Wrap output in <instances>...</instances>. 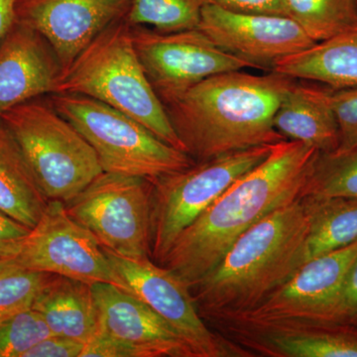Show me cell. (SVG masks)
<instances>
[{
  "instance_id": "1",
  "label": "cell",
  "mask_w": 357,
  "mask_h": 357,
  "mask_svg": "<svg viewBox=\"0 0 357 357\" xmlns=\"http://www.w3.org/2000/svg\"><path fill=\"white\" fill-rule=\"evenodd\" d=\"M318 153L298 141L274 144L266 159L230 185L178 236L159 265L190 288L196 285L244 232L301 198Z\"/></svg>"
},
{
  "instance_id": "2",
  "label": "cell",
  "mask_w": 357,
  "mask_h": 357,
  "mask_svg": "<svg viewBox=\"0 0 357 357\" xmlns=\"http://www.w3.org/2000/svg\"><path fill=\"white\" fill-rule=\"evenodd\" d=\"M296 79L268 72L222 73L165 107L185 153L195 162L286 140L273 119Z\"/></svg>"
},
{
  "instance_id": "3",
  "label": "cell",
  "mask_w": 357,
  "mask_h": 357,
  "mask_svg": "<svg viewBox=\"0 0 357 357\" xmlns=\"http://www.w3.org/2000/svg\"><path fill=\"white\" fill-rule=\"evenodd\" d=\"M307 217L302 199L268 215L234 243L191 293L206 324L255 309L303 264Z\"/></svg>"
},
{
  "instance_id": "4",
  "label": "cell",
  "mask_w": 357,
  "mask_h": 357,
  "mask_svg": "<svg viewBox=\"0 0 357 357\" xmlns=\"http://www.w3.org/2000/svg\"><path fill=\"white\" fill-rule=\"evenodd\" d=\"M53 93H74L105 103L184 152L165 107L141 65L131 26L124 18L105 28L61 72Z\"/></svg>"
},
{
  "instance_id": "5",
  "label": "cell",
  "mask_w": 357,
  "mask_h": 357,
  "mask_svg": "<svg viewBox=\"0 0 357 357\" xmlns=\"http://www.w3.org/2000/svg\"><path fill=\"white\" fill-rule=\"evenodd\" d=\"M49 201L74 198L103 172L95 150L63 115L37 102H26L0 115Z\"/></svg>"
},
{
  "instance_id": "6",
  "label": "cell",
  "mask_w": 357,
  "mask_h": 357,
  "mask_svg": "<svg viewBox=\"0 0 357 357\" xmlns=\"http://www.w3.org/2000/svg\"><path fill=\"white\" fill-rule=\"evenodd\" d=\"M51 105L93 147L103 172L153 181L195 163L139 121L93 98L53 93Z\"/></svg>"
},
{
  "instance_id": "7",
  "label": "cell",
  "mask_w": 357,
  "mask_h": 357,
  "mask_svg": "<svg viewBox=\"0 0 357 357\" xmlns=\"http://www.w3.org/2000/svg\"><path fill=\"white\" fill-rule=\"evenodd\" d=\"M272 146L195 162L151 181V259L161 264L178 236L230 185L266 159Z\"/></svg>"
},
{
  "instance_id": "8",
  "label": "cell",
  "mask_w": 357,
  "mask_h": 357,
  "mask_svg": "<svg viewBox=\"0 0 357 357\" xmlns=\"http://www.w3.org/2000/svg\"><path fill=\"white\" fill-rule=\"evenodd\" d=\"M152 190L146 178L102 172L64 204L103 248L144 259L151 258Z\"/></svg>"
},
{
  "instance_id": "9",
  "label": "cell",
  "mask_w": 357,
  "mask_h": 357,
  "mask_svg": "<svg viewBox=\"0 0 357 357\" xmlns=\"http://www.w3.org/2000/svg\"><path fill=\"white\" fill-rule=\"evenodd\" d=\"M131 36L145 74L164 107L208 77L253 68L218 48L198 28L164 32L131 26Z\"/></svg>"
},
{
  "instance_id": "10",
  "label": "cell",
  "mask_w": 357,
  "mask_h": 357,
  "mask_svg": "<svg viewBox=\"0 0 357 357\" xmlns=\"http://www.w3.org/2000/svg\"><path fill=\"white\" fill-rule=\"evenodd\" d=\"M9 259L34 271L60 275L91 286L112 284L129 292L102 244L70 217L61 201H49L39 222L23 241L20 252Z\"/></svg>"
},
{
  "instance_id": "11",
  "label": "cell",
  "mask_w": 357,
  "mask_h": 357,
  "mask_svg": "<svg viewBox=\"0 0 357 357\" xmlns=\"http://www.w3.org/2000/svg\"><path fill=\"white\" fill-rule=\"evenodd\" d=\"M105 249L129 292L162 317L191 347L196 357L248 356L241 347L211 331L199 312L191 288L151 258L133 259Z\"/></svg>"
},
{
  "instance_id": "12",
  "label": "cell",
  "mask_w": 357,
  "mask_h": 357,
  "mask_svg": "<svg viewBox=\"0 0 357 357\" xmlns=\"http://www.w3.org/2000/svg\"><path fill=\"white\" fill-rule=\"evenodd\" d=\"M356 257L357 241L312 258L255 309L210 324L324 323Z\"/></svg>"
},
{
  "instance_id": "13",
  "label": "cell",
  "mask_w": 357,
  "mask_h": 357,
  "mask_svg": "<svg viewBox=\"0 0 357 357\" xmlns=\"http://www.w3.org/2000/svg\"><path fill=\"white\" fill-rule=\"evenodd\" d=\"M198 29L218 48L267 72L317 43L288 16L230 13L213 6L202 7Z\"/></svg>"
},
{
  "instance_id": "14",
  "label": "cell",
  "mask_w": 357,
  "mask_h": 357,
  "mask_svg": "<svg viewBox=\"0 0 357 357\" xmlns=\"http://www.w3.org/2000/svg\"><path fill=\"white\" fill-rule=\"evenodd\" d=\"M128 8L129 0H17L16 21L46 40L64 70Z\"/></svg>"
},
{
  "instance_id": "15",
  "label": "cell",
  "mask_w": 357,
  "mask_h": 357,
  "mask_svg": "<svg viewBox=\"0 0 357 357\" xmlns=\"http://www.w3.org/2000/svg\"><path fill=\"white\" fill-rule=\"evenodd\" d=\"M98 328L139 357H196L184 338L133 294L112 284L93 285Z\"/></svg>"
},
{
  "instance_id": "16",
  "label": "cell",
  "mask_w": 357,
  "mask_h": 357,
  "mask_svg": "<svg viewBox=\"0 0 357 357\" xmlns=\"http://www.w3.org/2000/svg\"><path fill=\"white\" fill-rule=\"evenodd\" d=\"M213 326L222 331V337L246 354L271 357H357L356 326L321 323Z\"/></svg>"
},
{
  "instance_id": "17",
  "label": "cell",
  "mask_w": 357,
  "mask_h": 357,
  "mask_svg": "<svg viewBox=\"0 0 357 357\" xmlns=\"http://www.w3.org/2000/svg\"><path fill=\"white\" fill-rule=\"evenodd\" d=\"M61 66L50 45L15 20L0 42V115L46 93H53Z\"/></svg>"
},
{
  "instance_id": "18",
  "label": "cell",
  "mask_w": 357,
  "mask_h": 357,
  "mask_svg": "<svg viewBox=\"0 0 357 357\" xmlns=\"http://www.w3.org/2000/svg\"><path fill=\"white\" fill-rule=\"evenodd\" d=\"M331 93L332 88L325 84L296 79L275 112V130L321 153L335 151L340 134Z\"/></svg>"
},
{
  "instance_id": "19",
  "label": "cell",
  "mask_w": 357,
  "mask_h": 357,
  "mask_svg": "<svg viewBox=\"0 0 357 357\" xmlns=\"http://www.w3.org/2000/svg\"><path fill=\"white\" fill-rule=\"evenodd\" d=\"M38 312L52 335L86 344L98 332V312L93 286L50 274L35 298Z\"/></svg>"
},
{
  "instance_id": "20",
  "label": "cell",
  "mask_w": 357,
  "mask_h": 357,
  "mask_svg": "<svg viewBox=\"0 0 357 357\" xmlns=\"http://www.w3.org/2000/svg\"><path fill=\"white\" fill-rule=\"evenodd\" d=\"M272 72L335 89L357 86V23L277 63Z\"/></svg>"
},
{
  "instance_id": "21",
  "label": "cell",
  "mask_w": 357,
  "mask_h": 357,
  "mask_svg": "<svg viewBox=\"0 0 357 357\" xmlns=\"http://www.w3.org/2000/svg\"><path fill=\"white\" fill-rule=\"evenodd\" d=\"M48 203L17 142L0 121V210L33 229Z\"/></svg>"
},
{
  "instance_id": "22",
  "label": "cell",
  "mask_w": 357,
  "mask_h": 357,
  "mask_svg": "<svg viewBox=\"0 0 357 357\" xmlns=\"http://www.w3.org/2000/svg\"><path fill=\"white\" fill-rule=\"evenodd\" d=\"M301 199L307 217L303 264L357 241V199Z\"/></svg>"
},
{
  "instance_id": "23",
  "label": "cell",
  "mask_w": 357,
  "mask_h": 357,
  "mask_svg": "<svg viewBox=\"0 0 357 357\" xmlns=\"http://www.w3.org/2000/svg\"><path fill=\"white\" fill-rule=\"evenodd\" d=\"M301 198L357 199V148L319 152Z\"/></svg>"
},
{
  "instance_id": "24",
  "label": "cell",
  "mask_w": 357,
  "mask_h": 357,
  "mask_svg": "<svg viewBox=\"0 0 357 357\" xmlns=\"http://www.w3.org/2000/svg\"><path fill=\"white\" fill-rule=\"evenodd\" d=\"M288 16L314 42L323 41L357 23V0H284Z\"/></svg>"
},
{
  "instance_id": "25",
  "label": "cell",
  "mask_w": 357,
  "mask_h": 357,
  "mask_svg": "<svg viewBox=\"0 0 357 357\" xmlns=\"http://www.w3.org/2000/svg\"><path fill=\"white\" fill-rule=\"evenodd\" d=\"M201 10L196 0H129L126 20L130 26L180 31L198 28Z\"/></svg>"
},
{
  "instance_id": "26",
  "label": "cell",
  "mask_w": 357,
  "mask_h": 357,
  "mask_svg": "<svg viewBox=\"0 0 357 357\" xmlns=\"http://www.w3.org/2000/svg\"><path fill=\"white\" fill-rule=\"evenodd\" d=\"M49 273L21 267L9 258L0 262V323L31 309Z\"/></svg>"
},
{
  "instance_id": "27",
  "label": "cell",
  "mask_w": 357,
  "mask_h": 357,
  "mask_svg": "<svg viewBox=\"0 0 357 357\" xmlns=\"http://www.w3.org/2000/svg\"><path fill=\"white\" fill-rule=\"evenodd\" d=\"M52 335L34 310L21 312L0 323V357H23L28 349Z\"/></svg>"
},
{
  "instance_id": "28",
  "label": "cell",
  "mask_w": 357,
  "mask_h": 357,
  "mask_svg": "<svg viewBox=\"0 0 357 357\" xmlns=\"http://www.w3.org/2000/svg\"><path fill=\"white\" fill-rule=\"evenodd\" d=\"M331 100L340 134L338 151L357 148V86L332 89Z\"/></svg>"
},
{
  "instance_id": "29",
  "label": "cell",
  "mask_w": 357,
  "mask_h": 357,
  "mask_svg": "<svg viewBox=\"0 0 357 357\" xmlns=\"http://www.w3.org/2000/svg\"><path fill=\"white\" fill-rule=\"evenodd\" d=\"M321 324H337L357 328V257L345 277L326 321Z\"/></svg>"
},
{
  "instance_id": "30",
  "label": "cell",
  "mask_w": 357,
  "mask_h": 357,
  "mask_svg": "<svg viewBox=\"0 0 357 357\" xmlns=\"http://www.w3.org/2000/svg\"><path fill=\"white\" fill-rule=\"evenodd\" d=\"M196 1L201 7L217 6L230 13L288 16L284 0H196Z\"/></svg>"
},
{
  "instance_id": "31",
  "label": "cell",
  "mask_w": 357,
  "mask_h": 357,
  "mask_svg": "<svg viewBox=\"0 0 357 357\" xmlns=\"http://www.w3.org/2000/svg\"><path fill=\"white\" fill-rule=\"evenodd\" d=\"M84 347L79 340L50 335L33 345L23 357H81Z\"/></svg>"
},
{
  "instance_id": "32",
  "label": "cell",
  "mask_w": 357,
  "mask_h": 357,
  "mask_svg": "<svg viewBox=\"0 0 357 357\" xmlns=\"http://www.w3.org/2000/svg\"><path fill=\"white\" fill-rule=\"evenodd\" d=\"M32 229L0 210V258H13Z\"/></svg>"
},
{
  "instance_id": "33",
  "label": "cell",
  "mask_w": 357,
  "mask_h": 357,
  "mask_svg": "<svg viewBox=\"0 0 357 357\" xmlns=\"http://www.w3.org/2000/svg\"><path fill=\"white\" fill-rule=\"evenodd\" d=\"M81 357H139L128 345L98 331L86 344Z\"/></svg>"
},
{
  "instance_id": "34",
  "label": "cell",
  "mask_w": 357,
  "mask_h": 357,
  "mask_svg": "<svg viewBox=\"0 0 357 357\" xmlns=\"http://www.w3.org/2000/svg\"><path fill=\"white\" fill-rule=\"evenodd\" d=\"M16 3L17 0H0V42L15 22Z\"/></svg>"
},
{
  "instance_id": "35",
  "label": "cell",
  "mask_w": 357,
  "mask_h": 357,
  "mask_svg": "<svg viewBox=\"0 0 357 357\" xmlns=\"http://www.w3.org/2000/svg\"><path fill=\"white\" fill-rule=\"evenodd\" d=\"M2 260H3V258H0V262H1Z\"/></svg>"
}]
</instances>
